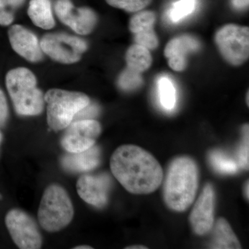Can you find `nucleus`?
<instances>
[{"mask_svg": "<svg viewBox=\"0 0 249 249\" xmlns=\"http://www.w3.org/2000/svg\"><path fill=\"white\" fill-rule=\"evenodd\" d=\"M110 168L114 178L132 194H150L163 181V170L158 160L137 145L118 147L111 155Z\"/></svg>", "mask_w": 249, "mask_h": 249, "instance_id": "1", "label": "nucleus"}, {"mask_svg": "<svg viewBox=\"0 0 249 249\" xmlns=\"http://www.w3.org/2000/svg\"><path fill=\"white\" fill-rule=\"evenodd\" d=\"M199 170L193 159L186 156L173 160L168 167L163 186V197L169 209L183 212L196 199Z\"/></svg>", "mask_w": 249, "mask_h": 249, "instance_id": "2", "label": "nucleus"}, {"mask_svg": "<svg viewBox=\"0 0 249 249\" xmlns=\"http://www.w3.org/2000/svg\"><path fill=\"white\" fill-rule=\"evenodd\" d=\"M6 85L19 115L37 116L42 112L45 96L30 70L23 67L11 70L6 75Z\"/></svg>", "mask_w": 249, "mask_h": 249, "instance_id": "3", "label": "nucleus"}, {"mask_svg": "<svg viewBox=\"0 0 249 249\" xmlns=\"http://www.w3.org/2000/svg\"><path fill=\"white\" fill-rule=\"evenodd\" d=\"M73 215V204L66 190L55 183L47 187L37 211L41 227L49 232L60 231L71 222Z\"/></svg>", "mask_w": 249, "mask_h": 249, "instance_id": "4", "label": "nucleus"}, {"mask_svg": "<svg viewBox=\"0 0 249 249\" xmlns=\"http://www.w3.org/2000/svg\"><path fill=\"white\" fill-rule=\"evenodd\" d=\"M45 102L49 127L60 131L66 129L76 114L91 101L85 93L53 89L46 93Z\"/></svg>", "mask_w": 249, "mask_h": 249, "instance_id": "5", "label": "nucleus"}, {"mask_svg": "<svg viewBox=\"0 0 249 249\" xmlns=\"http://www.w3.org/2000/svg\"><path fill=\"white\" fill-rule=\"evenodd\" d=\"M223 58L234 66H238L249 56V27L227 24L219 29L214 37Z\"/></svg>", "mask_w": 249, "mask_h": 249, "instance_id": "6", "label": "nucleus"}, {"mask_svg": "<svg viewBox=\"0 0 249 249\" xmlns=\"http://www.w3.org/2000/svg\"><path fill=\"white\" fill-rule=\"evenodd\" d=\"M10 235L21 249H38L42 247V237L34 218L22 210H10L5 217Z\"/></svg>", "mask_w": 249, "mask_h": 249, "instance_id": "7", "label": "nucleus"}, {"mask_svg": "<svg viewBox=\"0 0 249 249\" xmlns=\"http://www.w3.org/2000/svg\"><path fill=\"white\" fill-rule=\"evenodd\" d=\"M42 52L55 61L65 64L78 62L88 49L85 41L65 34H47L40 42Z\"/></svg>", "mask_w": 249, "mask_h": 249, "instance_id": "8", "label": "nucleus"}, {"mask_svg": "<svg viewBox=\"0 0 249 249\" xmlns=\"http://www.w3.org/2000/svg\"><path fill=\"white\" fill-rule=\"evenodd\" d=\"M67 128L61 145L70 153L85 151L93 146L102 130L101 124L94 119L73 121Z\"/></svg>", "mask_w": 249, "mask_h": 249, "instance_id": "9", "label": "nucleus"}, {"mask_svg": "<svg viewBox=\"0 0 249 249\" xmlns=\"http://www.w3.org/2000/svg\"><path fill=\"white\" fill-rule=\"evenodd\" d=\"M55 11L60 20L80 35L89 34L97 22V16L89 8H76L70 0H57Z\"/></svg>", "mask_w": 249, "mask_h": 249, "instance_id": "10", "label": "nucleus"}, {"mask_svg": "<svg viewBox=\"0 0 249 249\" xmlns=\"http://www.w3.org/2000/svg\"><path fill=\"white\" fill-rule=\"evenodd\" d=\"M111 178L107 174L83 175L76 183L78 196L85 202L96 208L107 204Z\"/></svg>", "mask_w": 249, "mask_h": 249, "instance_id": "11", "label": "nucleus"}, {"mask_svg": "<svg viewBox=\"0 0 249 249\" xmlns=\"http://www.w3.org/2000/svg\"><path fill=\"white\" fill-rule=\"evenodd\" d=\"M214 191L211 183L204 186L190 215L193 230L198 235H204L212 230L214 224Z\"/></svg>", "mask_w": 249, "mask_h": 249, "instance_id": "12", "label": "nucleus"}, {"mask_svg": "<svg viewBox=\"0 0 249 249\" xmlns=\"http://www.w3.org/2000/svg\"><path fill=\"white\" fill-rule=\"evenodd\" d=\"M10 42L16 53L30 62L40 61L43 57L37 37L20 25H14L9 31Z\"/></svg>", "mask_w": 249, "mask_h": 249, "instance_id": "13", "label": "nucleus"}, {"mask_svg": "<svg viewBox=\"0 0 249 249\" xmlns=\"http://www.w3.org/2000/svg\"><path fill=\"white\" fill-rule=\"evenodd\" d=\"M199 42L194 37L183 35L172 39L165 46L164 55L170 68L176 71L186 69L187 55L199 49Z\"/></svg>", "mask_w": 249, "mask_h": 249, "instance_id": "14", "label": "nucleus"}, {"mask_svg": "<svg viewBox=\"0 0 249 249\" xmlns=\"http://www.w3.org/2000/svg\"><path fill=\"white\" fill-rule=\"evenodd\" d=\"M101 162V150L98 146L77 153H70L61 160L62 167L70 173H85L96 168Z\"/></svg>", "mask_w": 249, "mask_h": 249, "instance_id": "15", "label": "nucleus"}, {"mask_svg": "<svg viewBox=\"0 0 249 249\" xmlns=\"http://www.w3.org/2000/svg\"><path fill=\"white\" fill-rule=\"evenodd\" d=\"M211 249H240L242 248L229 223L219 218L214 226L213 240Z\"/></svg>", "mask_w": 249, "mask_h": 249, "instance_id": "16", "label": "nucleus"}, {"mask_svg": "<svg viewBox=\"0 0 249 249\" xmlns=\"http://www.w3.org/2000/svg\"><path fill=\"white\" fill-rule=\"evenodd\" d=\"M28 14L37 27L50 29L55 25L50 0H31Z\"/></svg>", "mask_w": 249, "mask_h": 249, "instance_id": "17", "label": "nucleus"}, {"mask_svg": "<svg viewBox=\"0 0 249 249\" xmlns=\"http://www.w3.org/2000/svg\"><path fill=\"white\" fill-rule=\"evenodd\" d=\"M125 60L128 68L141 73L148 70L152 63L150 50L137 44L129 47L126 52Z\"/></svg>", "mask_w": 249, "mask_h": 249, "instance_id": "18", "label": "nucleus"}, {"mask_svg": "<svg viewBox=\"0 0 249 249\" xmlns=\"http://www.w3.org/2000/svg\"><path fill=\"white\" fill-rule=\"evenodd\" d=\"M156 15L150 11H138L129 21V30L135 34L154 31Z\"/></svg>", "mask_w": 249, "mask_h": 249, "instance_id": "19", "label": "nucleus"}, {"mask_svg": "<svg viewBox=\"0 0 249 249\" xmlns=\"http://www.w3.org/2000/svg\"><path fill=\"white\" fill-rule=\"evenodd\" d=\"M209 160L213 168L218 173L234 174L238 170L236 161L219 150L213 151L209 155Z\"/></svg>", "mask_w": 249, "mask_h": 249, "instance_id": "20", "label": "nucleus"}, {"mask_svg": "<svg viewBox=\"0 0 249 249\" xmlns=\"http://www.w3.org/2000/svg\"><path fill=\"white\" fill-rule=\"evenodd\" d=\"M158 88L162 107L166 110H172L176 105V90L171 80L162 77L159 80Z\"/></svg>", "mask_w": 249, "mask_h": 249, "instance_id": "21", "label": "nucleus"}, {"mask_svg": "<svg viewBox=\"0 0 249 249\" xmlns=\"http://www.w3.org/2000/svg\"><path fill=\"white\" fill-rule=\"evenodd\" d=\"M196 0H178L169 10L168 16L173 22H178L196 10Z\"/></svg>", "mask_w": 249, "mask_h": 249, "instance_id": "22", "label": "nucleus"}, {"mask_svg": "<svg viewBox=\"0 0 249 249\" xmlns=\"http://www.w3.org/2000/svg\"><path fill=\"white\" fill-rule=\"evenodd\" d=\"M142 80L141 73L127 68L121 73L118 80V85L124 91H133L142 86Z\"/></svg>", "mask_w": 249, "mask_h": 249, "instance_id": "23", "label": "nucleus"}, {"mask_svg": "<svg viewBox=\"0 0 249 249\" xmlns=\"http://www.w3.org/2000/svg\"><path fill=\"white\" fill-rule=\"evenodd\" d=\"M108 4L127 11L137 13L151 4L152 0H106Z\"/></svg>", "mask_w": 249, "mask_h": 249, "instance_id": "24", "label": "nucleus"}, {"mask_svg": "<svg viewBox=\"0 0 249 249\" xmlns=\"http://www.w3.org/2000/svg\"><path fill=\"white\" fill-rule=\"evenodd\" d=\"M249 124H245L243 127V140L238 151L239 164L245 170L249 169Z\"/></svg>", "mask_w": 249, "mask_h": 249, "instance_id": "25", "label": "nucleus"}, {"mask_svg": "<svg viewBox=\"0 0 249 249\" xmlns=\"http://www.w3.org/2000/svg\"><path fill=\"white\" fill-rule=\"evenodd\" d=\"M134 41L137 45H142L149 50H154L158 47L159 40L155 31L144 34H136Z\"/></svg>", "mask_w": 249, "mask_h": 249, "instance_id": "26", "label": "nucleus"}, {"mask_svg": "<svg viewBox=\"0 0 249 249\" xmlns=\"http://www.w3.org/2000/svg\"><path fill=\"white\" fill-rule=\"evenodd\" d=\"M99 112V106L96 103L90 102L88 106L83 108L76 114L73 121L93 119L98 115Z\"/></svg>", "mask_w": 249, "mask_h": 249, "instance_id": "27", "label": "nucleus"}, {"mask_svg": "<svg viewBox=\"0 0 249 249\" xmlns=\"http://www.w3.org/2000/svg\"><path fill=\"white\" fill-rule=\"evenodd\" d=\"M9 116V107L7 101L2 90L0 89V126L6 124Z\"/></svg>", "mask_w": 249, "mask_h": 249, "instance_id": "28", "label": "nucleus"}, {"mask_svg": "<svg viewBox=\"0 0 249 249\" xmlns=\"http://www.w3.org/2000/svg\"><path fill=\"white\" fill-rule=\"evenodd\" d=\"M25 0H0V11L6 7L16 8L21 6Z\"/></svg>", "mask_w": 249, "mask_h": 249, "instance_id": "29", "label": "nucleus"}, {"mask_svg": "<svg viewBox=\"0 0 249 249\" xmlns=\"http://www.w3.org/2000/svg\"><path fill=\"white\" fill-rule=\"evenodd\" d=\"M14 21V15L9 11H0V24L3 26L9 25Z\"/></svg>", "mask_w": 249, "mask_h": 249, "instance_id": "30", "label": "nucleus"}, {"mask_svg": "<svg viewBox=\"0 0 249 249\" xmlns=\"http://www.w3.org/2000/svg\"><path fill=\"white\" fill-rule=\"evenodd\" d=\"M232 4L236 9L243 10L249 6V0H231Z\"/></svg>", "mask_w": 249, "mask_h": 249, "instance_id": "31", "label": "nucleus"}, {"mask_svg": "<svg viewBox=\"0 0 249 249\" xmlns=\"http://www.w3.org/2000/svg\"><path fill=\"white\" fill-rule=\"evenodd\" d=\"M126 249H147V247H145V246L142 245H134V246H130V247H126Z\"/></svg>", "mask_w": 249, "mask_h": 249, "instance_id": "32", "label": "nucleus"}, {"mask_svg": "<svg viewBox=\"0 0 249 249\" xmlns=\"http://www.w3.org/2000/svg\"><path fill=\"white\" fill-rule=\"evenodd\" d=\"M249 181H247L246 182L245 186V194L246 198H247V200H249Z\"/></svg>", "mask_w": 249, "mask_h": 249, "instance_id": "33", "label": "nucleus"}, {"mask_svg": "<svg viewBox=\"0 0 249 249\" xmlns=\"http://www.w3.org/2000/svg\"><path fill=\"white\" fill-rule=\"evenodd\" d=\"M74 249H92V247L88 245H80L77 246V247L73 248Z\"/></svg>", "mask_w": 249, "mask_h": 249, "instance_id": "34", "label": "nucleus"}, {"mask_svg": "<svg viewBox=\"0 0 249 249\" xmlns=\"http://www.w3.org/2000/svg\"><path fill=\"white\" fill-rule=\"evenodd\" d=\"M3 136L1 132H0V145H1V142H2Z\"/></svg>", "mask_w": 249, "mask_h": 249, "instance_id": "35", "label": "nucleus"}, {"mask_svg": "<svg viewBox=\"0 0 249 249\" xmlns=\"http://www.w3.org/2000/svg\"><path fill=\"white\" fill-rule=\"evenodd\" d=\"M1 199V195H0V199Z\"/></svg>", "mask_w": 249, "mask_h": 249, "instance_id": "36", "label": "nucleus"}]
</instances>
